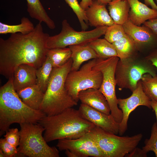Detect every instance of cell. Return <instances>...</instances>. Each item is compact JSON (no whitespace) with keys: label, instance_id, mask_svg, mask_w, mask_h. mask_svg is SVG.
<instances>
[{"label":"cell","instance_id":"cell-9","mask_svg":"<svg viewBox=\"0 0 157 157\" xmlns=\"http://www.w3.org/2000/svg\"><path fill=\"white\" fill-rule=\"evenodd\" d=\"M119 58L117 56L107 59H96L95 67L103 74L101 85L99 89L105 97L110 106V114L115 121L120 124L123 118L122 110L118 108V99L115 93L116 85L115 72Z\"/></svg>","mask_w":157,"mask_h":157},{"label":"cell","instance_id":"cell-26","mask_svg":"<svg viewBox=\"0 0 157 157\" xmlns=\"http://www.w3.org/2000/svg\"><path fill=\"white\" fill-rule=\"evenodd\" d=\"M47 57L51 61L53 67H59L71 58V51L69 47L50 49L47 51Z\"/></svg>","mask_w":157,"mask_h":157},{"label":"cell","instance_id":"cell-27","mask_svg":"<svg viewBox=\"0 0 157 157\" xmlns=\"http://www.w3.org/2000/svg\"><path fill=\"white\" fill-rule=\"evenodd\" d=\"M53 68L51 61L47 57L42 65L37 69V84L44 93L47 89Z\"/></svg>","mask_w":157,"mask_h":157},{"label":"cell","instance_id":"cell-31","mask_svg":"<svg viewBox=\"0 0 157 157\" xmlns=\"http://www.w3.org/2000/svg\"><path fill=\"white\" fill-rule=\"evenodd\" d=\"M145 145L142 148L146 153L150 151L154 152L157 157V124H153L151 129V134L149 139H147L144 141Z\"/></svg>","mask_w":157,"mask_h":157},{"label":"cell","instance_id":"cell-24","mask_svg":"<svg viewBox=\"0 0 157 157\" xmlns=\"http://www.w3.org/2000/svg\"><path fill=\"white\" fill-rule=\"evenodd\" d=\"M120 59L135 55L138 47L133 41L126 34L120 40L112 43Z\"/></svg>","mask_w":157,"mask_h":157},{"label":"cell","instance_id":"cell-44","mask_svg":"<svg viewBox=\"0 0 157 157\" xmlns=\"http://www.w3.org/2000/svg\"></svg>","mask_w":157,"mask_h":157},{"label":"cell","instance_id":"cell-33","mask_svg":"<svg viewBox=\"0 0 157 157\" xmlns=\"http://www.w3.org/2000/svg\"><path fill=\"white\" fill-rule=\"evenodd\" d=\"M0 148L6 157H13L18 156L17 149L7 141L5 138L0 139Z\"/></svg>","mask_w":157,"mask_h":157},{"label":"cell","instance_id":"cell-1","mask_svg":"<svg viewBox=\"0 0 157 157\" xmlns=\"http://www.w3.org/2000/svg\"><path fill=\"white\" fill-rule=\"evenodd\" d=\"M49 34L44 32L42 22L26 34H11L7 39L0 38V74L9 79L16 68L22 64L37 69L43 64L49 49L47 42Z\"/></svg>","mask_w":157,"mask_h":157},{"label":"cell","instance_id":"cell-8","mask_svg":"<svg viewBox=\"0 0 157 157\" xmlns=\"http://www.w3.org/2000/svg\"><path fill=\"white\" fill-rule=\"evenodd\" d=\"M96 59L91 60L77 70L70 71L67 75L65 88L70 96L77 102L80 91L90 88L99 89L101 86L103 74L95 67Z\"/></svg>","mask_w":157,"mask_h":157},{"label":"cell","instance_id":"cell-17","mask_svg":"<svg viewBox=\"0 0 157 157\" xmlns=\"http://www.w3.org/2000/svg\"><path fill=\"white\" fill-rule=\"evenodd\" d=\"M130 9L129 20L133 24L140 26L147 20L157 18V10L151 8L138 0H127Z\"/></svg>","mask_w":157,"mask_h":157},{"label":"cell","instance_id":"cell-22","mask_svg":"<svg viewBox=\"0 0 157 157\" xmlns=\"http://www.w3.org/2000/svg\"><path fill=\"white\" fill-rule=\"evenodd\" d=\"M27 11L30 16L39 22H43L50 29H54L56 25L50 18L40 0H26Z\"/></svg>","mask_w":157,"mask_h":157},{"label":"cell","instance_id":"cell-36","mask_svg":"<svg viewBox=\"0 0 157 157\" xmlns=\"http://www.w3.org/2000/svg\"><path fill=\"white\" fill-rule=\"evenodd\" d=\"M145 58L151 62L157 70V47L152 50Z\"/></svg>","mask_w":157,"mask_h":157},{"label":"cell","instance_id":"cell-4","mask_svg":"<svg viewBox=\"0 0 157 157\" xmlns=\"http://www.w3.org/2000/svg\"><path fill=\"white\" fill-rule=\"evenodd\" d=\"M72 63L71 58L63 66L53 68L40 110L47 116L57 115L77 105L65 86Z\"/></svg>","mask_w":157,"mask_h":157},{"label":"cell","instance_id":"cell-2","mask_svg":"<svg viewBox=\"0 0 157 157\" xmlns=\"http://www.w3.org/2000/svg\"><path fill=\"white\" fill-rule=\"evenodd\" d=\"M46 115L33 109L22 100L15 90L13 77L0 88V135L14 123H38Z\"/></svg>","mask_w":157,"mask_h":157},{"label":"cell","instance_id":"cell-25","mask_svg":"<svg viewBox=\"0 0 157 157\" xmlns=\"http://www.w3.org/2000/svg\"><path fill=\"white\" fill-rule=\"evenodd\" d=\"M35 27L27 18L22 17L21 23L17 25H9L0 22V34L19 33L22 34H28L32 32Z\"/></svg>","mask_w":157,"mask_h":157},{"label":"cell","instance_id":"cell-21","mask_svg":"<svg viewBox=\"0 0 157 157\" xmlns=\"http://www.w3.org/2000/svg\"><path fill=\"white\" fill-rule=\"evenodd\" d=\"M130 6L127 0H114L108 4L109 15L114 24L122 25L128 19Z\"/></svg>","mask_w":157,"mask_h":157},{"label":"cell","instance_id":"cell-7","mask_svg":"<svg viewBox=\"0 0 157 157\" xmlns=\"http://www.w3.org/2000/svg\"><path fill=\"white\" fill-rule=\"evenodd\" d=\"M156 67L146 58L139 60L134 56L119 59L116 67L115 77L120 90L128 89L132 92L136 88L143 75L148 73L153 76L157 75Z\"/></svg>","mask_w":157,"mask_h":157},{"label":"cell","instance_id":"cell-3","mask_svg":"<svg viewBox=\"0 0 157 157\" xmlns=\"http://www.w3.org/2000/svg\"><path fill=\"white\" fill-rule=\"evenodd\" d=\"M38 123L44 128L43 137L47 142L79 138L89 133L95 126L82 117L78 110L72 108L56 115L46 116Z\"/></svg>","mask_w":157,"mask_h":157},{"label":"cell","instance_id":"cell-5","mask_svg":"<svg viewBox=\"0 0 157 157\" xmlns=\"http://www.w3.org/2000/svg\"><path fill=\"white\" fill-rule=\"evenodd\" d=\"M20 138L17 148L18 156L29 157H59L55 147L48 145L42 136L44 128L39 123L19 124Z\"/></svg>","mask_w":157,"mask_h":157},{"label":"cell","instance_id":"cell-11","mask_svg":"<svg viewBox=\"0 0 157 157\" xmlns=\"http://www.w3.org/2000/svg\"><path fill=\"white\" fill-rule=\"evenodd\" d=\"M151 101L143 91L140 80L130 97L125 99H118L119 107L123 113V118L119 124V134L120 135L124 134L127 129L128 120L131 113L140 106L151 108Z\"/></svg>","mask_w":157,"mask_h":157},{"label":"cell","instance_id":"cell-18","mask_svg":"<svg viewBox=\"0 0 157 157\" xmlns=\"http://www.w3.org/2000/svg\"><path fill=\"white\" fill-rule=\"evenodd\" d=\"M36 70L35 67L28 64L19 65L15 70L13 76L15 90L37 84Z\"/></svg>","mask_w":157,"mask_h":157},{"label":"cell","instance_id":"cell-30","mask_svg":"<svg viewBox=\"0 0 157 157\" xmlns=\"http://www.w3.org/2000/svg\"><path fill=\"white\" fill-rule=\"evenodd\" d=\"M126 35L122 25L114 24L107 27L104 38L112 43L120 40Z\"/></svg>","mask_w":157,"mask_h":157},{"label":"cell","instance_id":"cell-23","mask_svg":"<svg viewBox=\"0 0 157 157\" xmlns=\"http://www.w3.org/2000/svg\"><path fill=\"white\" fill-rule=\"evenodd\" d=\"M88 44L96 53L98 58L105 59L117 57V53L112 44L105 38H97Z\"/></svg>","mask_w":157,"mask_h":157},{"label":"cell","instance_id":"cell-14","mask_svg":"<svg viewBox=\"0 0 157 157\" xmlns=\"http://www.w3.org/2000/svg\"><path fill=\"white\" fill-rule=\"evenodd\" d=\"M122 26L126 34L133 41L138 48L139 45L142 44L148 45L153 49L157 47V36L147 26L136 25L129 19Z\"/></svg>","mask_w":157,"mask_h":157},{"label":"cell","instance_id":"cell-29","mask_svg":"<svg viewBox=\"0 0 157 157\" xmlns=\"http://www.w3.org/2000/svg\"><path fill=\"white\" fill-rule=\"evenodd\" d=\"M72 9L77 17L82 31H85L88 28V22L85 10L80 6L77 0H65Z\"/></svg>","mask_w":157,"mask_h":157},{"label":"cell","instance_id":"cell-20","mask_svg":"<svg viewBox=\"0 0 157 157\" xmlns=\"http://www.w3.org/2000/svg\"><path fill=\"white\" fill-rule=\"evenodd\" d=\"M16 92L22 101L30 108L40 110L44 93L37 84L20 89Z\"/></svg>","mask_w":157,"mask_h":157},{"label":"cell","instance_id":"cell-28","mask_svg":"<svg viewBox=\"0 0 157 157\" xmlns=\"http://www.w3.org/2000/svg\"><path fill=\"white\" fill-rule=\"evenodd\" d=\"M143 91L151 100L157 101V75L147 73L140 80Z\"/></svg>","mask_w":157,"mask_h":157},{"label":"cell","instance_id":"cell-6","mask_svg":"<svg viewBox=\"0 0 157 157\" xmlns=\"http://www.w3.org/2000/svg\"><path fill=\"white\" fill-rule=\"evenodd\" d=\"M105 157H124L136 148L143 135L120 136L95 126L88 133Z\"/></svg>","mask_w":157,"mask_h":157},{"label":"cell","instance_id":"cell-16","mask_svg":"<svg viewBox=\"0 0 157 157\" xmlns=\"http://www.w3.org/2000/svg\"><path fill=\"white\" fill-rule=\"evenodd\" d=\"M78 99L81 103L107 114H110L108 102L99 89L90 88L81 91L78 94Z\"/></svg>","mask_w":157,"mask_h":157},{"label":"cell","instance_id":"cell-43","mask_svg":"<svg viewBox=\"0 0 157 157\" xmlns=\"http://www.w3.org/2000/svg\"><path fill=\"white\" fill-rule=\"evenodd\" d=\"M156 0V1L157 3V0Z\"/></svg>","mask_w":157,"mask_h":157},{"label":"cell","instance_id":"cell-12","mask_svg":"<svg viewBox=\"0 0 157 157\" xmlns=\"http://www.w3.org/2000/svg\"><path fill=\"white\" fill-rule=\"evenodd\" d=\"M56 146L60 151L68 150L82 157H105L88 133L76 139L58 140Z\"/></svg>","mask_w":157,"mask_h":157},{"label":"cell","instance_id":"cell-39","mask_svg":"<svg viewBox=\"0 0 157 157\" xmlns=\"http://www.w3.org/2000/svg\"><path fill=\"white\" fill-rule=\"evenodd\" d=\"M145 4L147 6H149L152 8L157 10V6L153 0H144Z\"/></svg>","mask_w":157,"mask_h":157},{"label":"cell","instance_id":"cell-41","mask_svg":"<svg viewBox=\"0 0 157 157\" xmlns=\"http://www.w3.org/2000/svg\"><path fill=\"white\" fill-rule=\"evenodd\" d=\"M99 3L105 5L108 4L110 2L114 0H97Z\"/></svg>","mask_w":157,"mask_h":157},{"label":"cell","instance_id":"cell-40","mask_svg":"<svg viewBox=\"0 0 157 157\" xmlns=\"http://www.w3.org/2000/svg\"><path fill=\"white\" fill-rule=\"evenodd\" d=\"M151 106L154 111L156 119V123L157 124V101L154 100H151Z\"/></svg>","mask_w":157,"mask_h":157},{"label":"cell","instance_id":"cell-19","mask_svg":"<svg viewBox=\"0 0 157 157\" xmlns=\"http://www.w3.org/2000/svg\"><path fill=\"white\" fill-rule=\"evenodd\" d=\"M72 60L71 71L78 70L81 64L89 60L98 58L96 53L88 44L70 45Z\"/></svg>","mask_w":157,"mask_h":157},{"label":"cell","instance_id":"cell-42","mask_svg":"<svg viewBox=\"0 0 157 157\" xmlns=\"http://www.w3.org/2000/svg\"><path fill=\"white\" fill-rule=\"evenodd\" d=\"M0 157H6L4 153L1 149H0Z\"/></svg>","mask_w":157,"mask_h":157},{"label":"cell","instance_id":"cell-35","mask_svg":"<svg viewBox=\"0 0 157 157\" xmlns=\"http://www.w3.org/2000/svg\"><path fill=\"white\" fill-rule=\"evenodd\" d=\"M147 153L145 152L142 149H141L137 147L131 152L127 154L125 157H147Z\"/></svg>","mask_w":157,"mask_h":157},{"label":"cell","instance_id":"cell-10","mask_svg":"<svg viewBox=\"0 0 157 157\" xmlns=\"http://www.w3.org/2000/svg\"><path fill=\"white\" fill-rule=\"evenodd\" d=\"M107 27H98L91 31H77L70 26L66 19H64L62 22L60 32L57 35L49 36L47 41V47L50 49L88 44L105 35Z\"/></svg>","mask_w":157,"mask_h":157},{"label":"cell","instance_id":"cell-37","mask_svg":"<svg viewBox=\"0 0 157 157\" xmlns=\"http://www.w3.org/2000/svg\"><path fill=\"white\" fill-rule=\"evenodd\" d=\"M92 0H81L79 3L81 7L85 10L92 4Z\"/></svg>","mask_w":157,"mask_h":157},{"label":"cell","instance_id":"cell-34","mask_svg":"<svg viewBox=\"0 0 157 157\" xmlns=\"http://www.w3.org/2000/svg\"><path fill=\"white\" fill-rule=\"evenodd\" d=\"M143 24L144 25L150 28L157 36V18L147 21Z\"/></svg>","mask_w":157,"mask_h":157},{"label":"cell","instance_id":"cell-13","mask_svg":"<svg viewBox=\"0 0 157 157\" xmlns=\"http://www.w3.org/2000/svg\"><path fill=\"white\" fill-rule=\"evenodd\" d=\"M78 110L82 117L95 126L110 133L119 134V124L110 114H107L82 103Z\"/></svg>","mask_w":157,"mask_h":157},{"label":"cell","instance_id":"cell-15","mask_svg":"<svg viewBox=\"0 0 157 157\" xmlns=\"http://www.w3.org/2000/svg\"><path fill=\"white\" fill-rule=\"evenodd\" d=\"M89 24L96 27L110 26L114 24L108 14L106 5L92 0L91 5L85 10Z\"/></svg>","mask_w":157,"mask_h":157},{"label":"cell","instance_id":"cell-32","mask_svg":"<svg viewBox=\"0 0 157 157\" xmlns=\"http://www.w3.org/2000/svg\"><path fill=\"white\" fill-rule=\"evenodd\" d=\"M4 137L7 141L13 146L16 147L19 146L20 136L17 128L9 129Z\"/></svg>","mask_w":157,"mask_h":157},{"label":"cell","instance_id":"cell-38","mask_svg":"<svg viewBox=\"0 0 157 157\" xmlns=\"http://www.w3.org/2000/svg\"><path fill=\"white\" fill-rule=\"evenodd\" d=\"M65 154L68 157H82L78 154L68 150H65Z\"/></svg>","mask_w":157,"mask_h":157}]
</instances>
